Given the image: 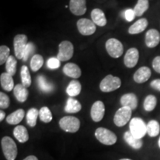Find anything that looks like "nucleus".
<instances>
[{"label": "nucleus", "instance_id": "nucleus-2", "mask_svg": "<svg viewBox=\"0 0 160 160\" xmlns=\"http://www.w3.org/2000/svg\"><path fill=\"white\" fill-rule=\"evenodd\" d=\"M129 128L131 134L138 139H142L147 133V125L141 118H133L130 122Z\"/></svg>", "mask_w": 160, "mask_h": 160}, {"label": "nucleus", "instance_id": "nucleus-28", "mask_svg": "<svg viewBox=\"0 0 160 160\" xmlns=\"http://www.w3.org/2000/svg\"><path fill=\"white\" fill-rule=\"evenodd\" d=\"M160 125L157 120H151L147 124V133L149 137H156L159 134Z\"/></svg>", "mask_w": 160, "mask_h": 160}, {"label": "nucleus", "instance_id": "nucleus-14", "mask_svg": "<svg viewBox=\"0 0 160 160\" xmlns=\"http://www.w3.org/2000/svg\"><path fill=\"white\" fill-rule=\"evenodd\" d=\"M69 8L71 13L76 16H82L85 14L87 11L86 0H71Z\"/></svg>", "mask_w": 160, "mask_h": 160}, {"label": "nucleus", "instance_id": "nucleus-5", "mask_svg": "<svg viewBox=\"0 0 160 160\" xmlns=\"http://www.w3.org/2000/svg\"><path fill=\"white\" fill-rule=\"evenodd\" d=\"M59 126L62 130L68 133H76L80 128V121L77 117L68 116L59 120Z\"/></svg>", "mask_w": 160, "mask_h": 160}, {"label": "nucleus", "instance_id": "nucleus-11", "mask_svg": "<svg viewBox=\"0 0 160 160\" xmlns=\"http://www.w3.org/2000/svg\"><path fill=\"white\" fill-rule=\"evenodd\" d=\"M139 58V53L136 48H131L126 52L124 57V63L128 68H134L137 65Z\"/></svg>", "mask_w": 160, "mask_h": 160}, {"label": "nucleus", "instance_id": "nucleus-31", "mask_svg": "<svg viewBox=\"0 0 160 160\" xmlns=\"http://www.w3.org/2000/svg\"><path fill=\"white\" fill-rule=\"evenodd\" d=\"M20 75H21L22 84L25 86V88H28L31 85V73L28 67L26 65H23L21 68V71H20Z\"/></svg>", "mask_w": 160, "mask_h": 160}, {"label": "nucleus", "instance_id": "nucleus-33", "mask_svg": "<svg viewBox=\"0 0 160 160\" xmlns=\"http://www.w3.org/2000/svg\"><path fill=\"white\" fill-rule=\"evenodd\" d=\"M17 62L15 57L13 56H10L8 59L7 60L5 63V68L7 73H9L12 77L15 75L16 72H17Z\"/></svg>", "mask_w": 160, "mask_h": 160}, {"label": "nucleus", "instance_id": "nucleus-27", "mask_svg": "<svg viewBox=\"0 0 160 160\" xmlns=\"http://www.w3.org/2000/svg\"><path fill=\"white\" fill-rule=\"evenodd\" d=\"M149 8L148 0H138L137 5H135L133 11L135 12L136 17H141Z\"/></svg>", "mask_w": 160, "mask_h": 160}, {"label": "nucleus", "instance_id": "nucleus-42", "mask_svg": "<svg viewBox=\"0 0 160 160\" xmlns=\"http://www.w3.org/2000/svg\"><path fill=\"white\" fill-rule=\"evenodd\" d=\"M150 85H151V87L152 88H153L154 90H156V91L160 92V79H157L153 80Z\"/></svg>", "mask_w": 160, "mask_h": 160}, {"label": "nucleus", "instance_id": "nucleus-44", "mask_svg": "<svg viewBox=\"0 0 160 160\" xmlns=\"http://www.w3.org/2000/svg\"><path fill=\"white\" fill-rule=\"evenodd\" d=\"M5 113L3 111H0V121L2 122L3 119H5Z\"/></svg>", "mask_w": 160, "mask_h": 160}, {"label": "nucleus", "instance_id": "nucleus-20", "mask_svg": "<svg viewBox=\"0 0 160 160\" xmlns=\"http://www.w3.org/2000/svg\"><path fill=\"white\" fill-rule=\"evenodd\" d=\"M124 139L129 146H131L132 148L139 150L142 147L143 142L142 139L133 137L130 131H126L124 134Z\"/></svg>", "mask_w": 160, "mask_h": 160}, {"label": "nucleus", "instance_id": "nucleus-46", "mask_svg": "<svg viewBox=\"0 0 160 160\" xmlns=\"http://www.w3.org/2000/svg\"><path fill=\"white\" fill-rule=\"evenodd\" d=\"M119 160H132V159H121Z\"/></svg>", "mask_w": 160, "mask_h": 160}, {"label": "nucleus", "instance_id": "nucleus-18", "mask_svg": "<svg viewBox=\"0 0 160 160\" xmlns=\"http://www.w3.org/2000/svg\"><path fill=\"white\" fill-rule=\"evenodd\" d=\"M63 73L67 77L73 78V79H78L81 77L82 71L80 68L77 64L70 62L66 64L63 68Z\"/></svg>", "mask_w": 160, "mask_h": 160}, {"label": "nucleus", "instance_id": "nucleus-40", "mask_svg": "<svg viewBox=\"0 0 160 160\" xmlns=\"http://www.w3.org/2000/svg\"><path fill=\"white\" fill-rule=\"evenodd\" d=\"M135 17L136 14L133 9H127L125 11V18L128 22H132Z\"/></svg>", "mask_w": 160, "mask_h": 160}, {"label": "nucleus", "instance_id": "nucleus-12", "mask_svg": "<svg viewBox=\"0 0 160 160\" xmlns=\"http://www.w3.org/2000/svg\"><path fill=\"white\" fill-rule=\"evenodd\" d=\"M105 105L102 101H97L93 104L91 110V116L93 121L99 122L103 119L105 115Z\"/></svg>", "mask_w": 160, "mask_h": 160}, {"label": "nucleus", "instance_id": "nucleus-32", "mask_svg": "<svg viewBox=\"0 0 160 160\" xmlns=\"http://www.w3.org/2000/svg\"><path fill=\"white\" fill-rule=\"evenodd\" d=\"M157 104V99L155 96L151 94L147 96L144 100V109L148 112L153 111L155 109Z\"/></svg>", "mask_w": 160, "mask_h": 160}, {"label": "nucleus", "instance_id": "nucleus-29", "mask_svg": "<svg viewBox=\"0 0 160 160\" xmlns=\"http://www.w3.org/2000/svg\"><path fill=\"white\" fill-rule=\"evenodd\" d=\"M38 81V85H39V88L41 89V91L45 93H50L53 91L54 88V86L52 83H50L48 82V80L46 79V78L43 76H39L37 78Z\"/></svg>", "mask_w": 160, "mask_h": 160}, {"label": "nucleus", "instance_id": "nucleus-24", "mask_svg": "<svg viewBox=\"0 0 160 160\" xmlns=\"http://www.w3.org/2000/svg\"><path fill=\"white\" fill-rule=\"evenodd\" d=\"M25 115V111L23 109H19L8 116L6 118V121L10 125H17V124L21 122Z\"/></svg>", "mask_w": 160, "mask_h": 160}, {"label": "nucleus", "instance_id": "nucleus-13", "mask_svg": "<svg viewBox=\"0 0 160 160\" xmlns=\"http://www.w3.org/2000/svg\"><path fill=\"white\" fill-rule=\"evenodd\" d=\"M145 45L149 48H153L160 42V33L157 29L152 28L147 31L145 39Z\"/></svg>", "mask_w": 160, "mask_h": 160}, {"label": "nucleus", "instance_id": "nucleus-26", "mask_svg": "<svg viewBox=\"0 0 160 160\" xmlns=\"http://www.w3.org/2000/svg\"><path fill=\"white\" fill-rule=\"evenodd\" d=\"M82 91V85L79 81L77 80H72L69 85H68L66 92L71 97H76L81 93Z\"/></svg>", "mask_w": 160, "mask_h": 160}, {"label": "nucleus", "instance_id": "nucleus-30", "mask_svg": "<svg viewBox=\"0 0 160 160\" xmlns=\"http://www.w3.org/2000/svg\"><path fill=\"white\" fill-rule=\"evenodd\" d=\"M39 115V111L37 108H31L28 111L27 115H26V121L30 127H35Z\"/></svg>", "mask_w": 160, "mask_h": 160}, {"label": "nucleus", "instance_id": "nucleus-16", "mask_svg": "<svg viewBox=\"0 0 160 160\" xmlns=\"http://www.w3.org/2000/svg\"><path fill=\"white\" fill-rule=\"evenodd\" d=\"M120 103L122 107L129 108L132 111H133L137 108L138 99L134 93H125L120 99Z\"/></svg>", "mask_w": 160, "mask_h": 160}, {"label": "nucleus", "instance_id": "nucleus-34", "mask_svg": "<svg viewBox=\"0 0 160 160\" xmlns=\"http://www.w3.org/2000/svg\"><path fill=\"white\" fill-rule=\"evenodd\" d=\"M44 63L43 57L39 54H35L32 57L31 61V68L33 71L37 72L42 67Z\"/></svg>", "mask_w": 160, "mask_h": 160}, {"label": "nucleus", "instance_id": "nucleus-17", "mask_svg": "<svg viewBox=\"0 0 160 160\" xmlns=\"http://www.w3.org/2000/svg\"><path fill=\"white\" fill-rule=\"evenodd\" d=\"M148 21L145 18H141L132 25L128 29V33L131 35L139 34L147 28Z\"/></svg>", "mask_w": 160, "mask_h": 160}, {"label": "nucleus", "instance_id": "nucleus-19", "mask_svg": "<svg viewBox=\"0 0 160 160\" xmlns=\"http://www.w3.org/2000/svg\"><path fill=\"white\" fill-rule=\"evenodd\" d=\"M91 19L95 25L99 27H104L107 24V19H106L105 13L101 9H93L91 12Z\"/></svg>", "mask_w": 160, "mask_h": 160}, {"label": "nucleus", "instance_id": "nucleus-35", "mask_svg": "<svg viewBox=\"0 0 160 160\" xmlns=\"http://www.w3.org/2000/svg\"><path fill=\"white\" fill-rule=\"evenodd\" d=\"M39 119L42 122L45 123L51 122L53 117H52V113L48 107H42L39 110Z\"/></svg>", "mask_w": 160, "mask_h": 160}, {"label": "nucleus", "instance_id": "nucleus-9", "mask_svg": "<svg viewBox=\"0 0 160 160\" xmlns=\"http://www.w3.org/2000/svg\"><path fill=\"white\" fill-rule=\"evenodd\" d=\"M28 45V37L25 34H18L13 39L15 56L17 59H23L24 53Z\"/></svg>", "mask_w": 160, "mask_h": 160}, {"label": "nucleus", "instance_id": "nucleus-43", "mask_svg": "<svg viewBox=\"0 0 160 160\" xmlns=\"http://www.w3.org/2000/svg\"><path fill=\"white\" fill-rule=\"evenodd\" d=\"M23 160H39V159H38L37 157H35V156L31 155V156H28V157H27Z\"/></svg>", "mask_w": 160, "mask_h": 160}, {"label": "nucleus", "instance_id": "nucleus-3", "mask_svg": "<svg viewBox=\"0 0 160 160\" xmlns=\"http://www.w3.org/2000/svg\"><path fill=\"white\" fill-rule=\"evenodd\" d=\"M95 137L99 142L105 145H113L117 141L115 133L105 128H98L95 131Z\"/></svg>", "mask_w": 160, "mask_h": 160}, {"label": "nucleus", "instance_id": "nucleus-15", "mask_svg": "<svg viewBox=\"0 0 160 160\" xmlns=\"http://www.w3.org/2000/svg\"><path fill=\"white\" fill-rule=\"evenodd\" d=\"M151 77V71L148 67L143 66L139 68L133 74V80L138 84L145 83Z\"/></svg>", "mask_w": 160, "mask_h": 160}, {"label": "nucleus", "instance_id": "nucleus-37", "mask_svg": "<svg viewBox=\"0 0 160 160\" xmlns=\"http://www.w3.org/2000/svg\"><path fill=\"white\" fill-rule=\"evenodd\" d=\"M34 52H35V45H33L32 42L28 43L27 47H26V48H25V53H24L23 59H22L23 61L24 62L27 61V60L28 59L30 56H31V54H33Z\"/></svg>", "mask_w": 160, "mask_h": 160}, {"label": "nucleus", "instance_id": "nucleus-41", "mask_svg": "<svg viewBox=\"0 0 160 160\" xmlns=\"http://www.w3.org/2000/svg\"><path fill=\"white\" fill-rule=\"evenodd\" d=\"M152 67L158 73H160V56H157L152 62Z\"/></svg>", "mask_w": 160, "mask_h": 160}, {"label": "nucleus", "instance_id": "nucleus-36", "mask_svg": "<svg viewBox=\"0 0 160 160\" xmlns=\"http://www.w3.org/2000/svg\"><path fill=\"white\" fill-rule=\"evenodd\" d=\"M10 48L6 45L0 46V65L6 63L10 57Z\"/></svg>", "mask_w": 160, "mask_h": 160}, {"label": "nucleus", "instance_id": "nucleus-8", "mask_svg": "<svg viewBox=\"0 0 160 160\" xmlns=\"http://www.w3.org/2000/svg\"><path fill=\"white\" fill-rule=\"evenodd\" d=\"M132 115V110L127 107H122L116 112L113 122L117 127H123L130 121Z\"/></svg>", "mask_w": 160, "mask_h": 160}, {"label": "nucleus", "instance_id": "nucleus-23", "mask_svg": "<svg viewBox=\"0 0 160 160\" xmlns=\"http://www.w3.org/2000/svg\"><path fill=\"white\" fill-rule=\"evenodd\" d=\"M0 83H1L2 88L6 91H11L14 88L13 77L7 72L2 73L0 76Z\"/></svg>", "mask_w": 160, "mask_h": 160}, {"label": "nucleus", "instance_id": "nucleus-39", "mask_svg": "<svg viewBox=\"0 0 160 160\" xmlns=\"http://www.w3.org/2000/svg\"><path fill=\"white\" fill-rule=\"evenodd\" d=\"M47 65L50 69H57L60 67V61L57 58H51L48 60Z\"/></svg>", "mask_w": 160, "mask_h": 160}, {"label": "nucleus", "instance_id": "nucleus-21", "mask_svg": "<svg viewBox=\"0 0 160 160\" xmlns=\"http://www.w3.org/2000/svg\"><path fill=\"white\" fill-rule=\"evenodd\" d=\"M13 94L19 102H25L28 97V91L22 84H18L13 88Z\"/></svg>", "mask_w": 160, "mask_h": 160}, {"label": "nucleus", "instance_id": "nucleus-22", "mask_svg": "<svg viewBox=\"0 0 160 160\" xmlns=\"http://www.w3.org/2000/svg\"><path fill=\"white\" fill-rule=\"evenodd\" d=\"M13 136L20 143L26 142L29 139L28 130L22 125H18L13 129Z\"/></svg>", "mask_w": 160, "mask_h": 160}, {"label": "nucleus", "instance_id": "nucleus-7", "mask_svg": "<svg viewBox=\"0 0 160 160\" xmlns=\"http://www.w3.org/2000/svg\"><path fill=\"white\" fill-rule=\"evenodd\" d=\"M73 45L69 41H62L59 45V53L57 58L60 62L68 61L73 55Z\"/></svg>", "mask_w": 160, "mask_h": 160}, {"label": "nucleus", "instance_id": "nucleus-38", "mask_svg": "<svg viewBox=\"0 0 160 160\" xmlns=\"http://www.w3.org/2000/svg\"><path fill=\"white\" fill-rule=\"evenodd\" d=\"M10 105V99L5 93H0V108L1 109H6Z\"/></svg>", "mask_w": 160, "mask_h": 160}, {"label": "nucleus", "instance_id": "nucleus-1", "mask_svg": "<svg viewBox=\"0 0 160 160\" xmlns=\"http://www.w3.org/2000/svg\"><path fill=\"white\" fill-rule=\"evenodd\" d=\"M2 149L7 160H15L17 157V146L9 137H4L1 141Z\"/></svg>", "mask_w": 160, "mask_h": 160}, {"label": "nucleus", "instance_id": "nucleus-10", "mask_svg": "<svg viewBox=\"0 0 160 160\" xmlns=\"http://www.w3.org/2000/svg\"><path fill=\"white\" fill-rule=\"evenodd\" d=\"M78 31L82 35L90 36L95 33L97 28L96 25L91 20L82 18L78 20L77 22Z\"/></svg>", "mask_w": 160, "mask_h": 160}, {"label": "nucleus", "instance_id": "nucleus-45", "mask_svg": "<svg viewBox=\"0 0 160 160\" xmlns=\"http://www.w3.org/2000/svg\"><path fill=\"white\" fill-rule=\"evenodd\" d=\"M158 145H159V148H160V137H159V141H158Z\"/></svg>", "mask_w": 160, "mask_h": 160}, {"label": "nucleus", "instance_id": "nucleus-25", "mask_svg": "<svg viewBox=\"0 0 160 160\" xmlns=\"http://www.w3.org/2000/svg\"><path fill=\"white\" fill-rule=\"evenodd\" d=\"M82 105L78 100L73 98H69L65 107V111L69 113H76L81 111Z\"/></svg>", "mask_w": 160, "mask_h": 160}, {"label": "nucleus", "instance_id": "nucleus-6", "mask_svg": "<svg viewBox=\"0 0 160 160\" xmlns=\"http://www.w3.org/2000/svg\"><path fill=\"white\" fill-rule=\"evenodd\" d=\"M105 48L107 50L108 53L111 57L115 58V59L121 57L124 51L122 44L119 40L114 38L110 39L106 42Z\"/></svg>", "mask_w": 160, "mask_h": 160}, {"label": "nucleus", "instance_id": "nucleus-4", "mask_svg": "<svg viewBox=\"0 0 160 160\" xmlns=\"http://www.w3.org/2000/svg\"><path fill=\"white\" fill-rule=\"evenodd\" d=\"M122 81L119 77H113L109 74L104 78L100 82L99 88L102 92L108 93V92L114 91L121 87Z\"/></svg>", "mask_w": 160, "mask_h": 160}]
</instances>
